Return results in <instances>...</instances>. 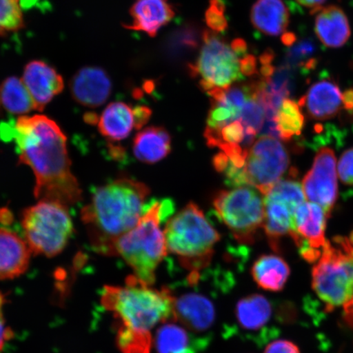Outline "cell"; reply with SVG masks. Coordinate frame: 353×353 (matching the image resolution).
<instances>
[{"instance_id":"1f68e13d","label":"cell","mask_w":353,"mask_h":353,"mask_svg":"<svg viewBox=\"0 0 353 353\" xmlns=\"http://www.w3.org/2000/svg\"><path fill=\"white\" fill-rule=\"evenodd\" d=\"M337 170L341 182L353 186V148L343 153Z\"/></svg>"},{"instance_id":"2e32d148","label":"cell","mask_w":353,"mask_h":353,"mask_svg":"<svg viewBox=\"0 0 353 353\" xmlns=\"http://www.w3.org/2000/svg\"><path fill=\"white\" fill-rule=\"evenodd\" d=\"M299 104L312 120H329L343 108V94L333 79L325 77L313 83Z\"/></svg>"},{"instance_id":"8d00e7d4","label":"cell","mask_w":353,"mask_h":353,"mask_svg":"<svg viewBox=\"0 0 353 353\" xmlns=\"http://www.w3.org/2000/svg\"><path fill=\"white\" fill-rule=\"evenodd\" d=\"M296 1L300 6L310 8L312 14H316L321 10L325 0H296Z\"/></svg>"},{"instance_id":"e575fe53","label":"cell","mask_w":353,"mask_h":353,"mask_svg":"<svg viewBox=\"0 0 353 353\" xmlns=\"http://www.w3.org/2000/svg\"><path fill=\"white\" fill-rule=\"evenodd\" d=\"M241 70L243 76L252 77L257 74V59L252 54H246L240 59Z\"/></svg>"},{"instance_id":"3957f363","label":"cell","mask_w":353,"mask_h":353,"mask_svg":"<svg viewBox=\"0 0 353 353\" xmlns=\"http://www.w3.org/2000/svg\"><path fill=\"white\" fill-rule=\"evenodd\" d=\"M101 303L120 321L117 334H150L160 323L174 321V297L166 288L156 290L134 275L125 285L105 286Z\"/></svg>"},{"instance_id":"5b68a950","label":"cell","mask_w":353,"mask_h":353,"mask_svg":"<svg viewBox=\"0 0 353 353\" xmlns=\"http://www.w3.org/2000/svg\"><path fill=\"white\" fill-rule=\"evenodd\" d=\"M164 234L167 250L178 256L181 264L191 270L190 275L198 276L208 266L220 240L219 233L192 202L170 219Z\"/></svg>"},{"instance_id":"8fae6325","label":"cell","mask_w":353,"mask_h":353,"mask_svg":"<svg viewBox=\"0 0 353 353\" xmlns=\"http://www.w3.org/2000/svg\"><path fill=\"white\" fill-rule=\"evenodd\" d=\"M301 184L294 180H281L264 196V230L272 248L279 250L281 237L292 230L295 211L305 202Z\"/></svg>"},{"instance_id":"60d3db41","label":"cell","mask_w":353,"mask_h":353,"mask_svg":"<svg viewBox=\"0 0 353 353\" xmlns=\"http://www.w3.org/2000/svg\"><path fill=\"white\" fill-rule=\"evenodd\" d=\"M38 0H21V7L24 8H29L32 7Z\"/></svg>"},{"instance_id":"74e56055","label":"cell","mask_w":353,"mask_h":353,"mask_svg":"<svg viewBox=\"0 0 353 353\" xmlns=\"http://www.w3.org/2000/svg\"><path fill=\"white\" fill-rule=\"evenodd\" d=\"M231 46L232 50L235 51L236 54L240 57V59H241L242 57L248 54H247V51H248V46H247V43L244 39H234L231 43Z\"/></svg>"},{"instance_id":"52a82bcc","label":"cell","mask_w":353,"mask_h":353,"mask_svg":"<svg viewBox=\"0 0 353 353\" xmlns=\"http://www.w3.org/2000/svg\"><path fill=\"white\" fill-rule=\"evenodd\" d=\"M21 228L32 254L46 257L59 254L74 232L68 207L50 201H39L22 212Z\"/></svg>"},{"instance_id":"5bb4252c","label":"cell","mask_w":353,"mask_h":353,"mask_svg":"<svg viewBox=\"0 0 353 353\" xmlns=\"http://www.w3.org/2000/svg\"><path fill=\"white\" fill-rule=\"evenodd\" d=\"M70 90L74 101L83 107L96 108L108 100L112 83L108 74L97 66H85L74 74Z\"/></svg>"},{"instance_id":"9c48e42d","label":"cell","mask_w":353,"mask_h":353,"mask_svg":"<svg viewBox=\"0 0 353 353\" xmlns=\"http://www.w3.org/2000/svg\"><path fill=\"white\" fill-rule=\"evenodd\" d=\"M213 204L235 239L243 244H252L264 223V201L260 192L247 186L221 191Z\"/></svg>"},{"instance_id":"83f0119b","label":"cell","mask_w":353,"mask_h":353,"mask_svg":"<svg viewBox=\"0 0 353 353\" xmlns=\"http://www.w3.org/2000/svg\"><path fill=\"white\" fill-rule=\"evenodd\" d=\"M192 346V339L183 328L165 323L157 331L154 347L158 353H180Z\"/></svg>"},{"instance_id":"f1b7e54d","label":"cell","mask_w":353,"mask_h":353,"mask_svg":"<svg viewBox=\"0 0 353 353\" xmlns=\"http://www.w3.org/2000/svg\"><path fill=\"white\" fill-rule=\"evenodd\" d=\"M21 0H0V37L24 28Z\"/></svg>"},{"instance_id":"d6986e66","label":"cell","mask_w":353,"mask_h":353,"mask_svg":"<svg viewBox=\"0 0 353 353\" xmlns=\"http://www.w3.org/2000/svg\"><path fill=\"white\" fill-rule=\"evenodd\" d=\"M32 250L25 239L0 227V281L14 279L28 270Z\"/></svg>"},{"instance_id":"603a6c76","label":"cell","mask_w":353,"mask_h":353,"mask_svg":"<svg viewBox=\"0 0 353 353\" xmlns=\"http://www.w3.org/2000/svg\"><path fill=\"white\" fill-rule=\"evenodd\" d=\"M134 128L139 130L135 110L122 101L109 104L99 118L101 134L112 141L127 139Z\"/></svg>"},{"instance_id":"d4e9b609","label":"cell","mask_w":353,"mask_h":353,"mask_svg":"<svg viewBox=\"0 0 353 353\" xmlns=\"http://www.w3.org/2000/svg\"><path fill=\"white\" fill-rule=\"evenodd\" d=\"M290 274L289 265L280 256L262 255L253 264L251 275L263 290L277 292L284 288Z\"/></svg>"},{"instance_id":"7bdbcfd3","label":"cell","mask_w":353,"mask_h":353,"mask_svg":"<svg viewBox=\"0 0 353 353\" xmlns=\"http://www.w3.org/2000/svg\"><path fill=\"white\" fill-rule=\"evenodd\" d=\"M1 114H2V105H1V101H0V116H1Z\"/></svg>"},{"instance_id":"484cf974","label":"cell","mask_w":353,"mask_h":353,"mask_svg":"<svg viewBox=\"0 0 353 353\" xmlns=\"http://www.w3.org/2000/svg\"><path fill=\"white\" fill-rule=\"evenodd\" d=\"M2 108L14 114H24L35 109L34 101L22 79L8 77L0 85Z\"/></svg>"},{"instance_id":"6da1fadb","label":"cell","mask_w":353,"mask_h":353,"mask_svg":"<svg viewBox=\"0 0 353 353\" xmlns=\"http://www.w3.org/2000/svg\"><path fill=\"white\" fill-rule=\"evenodd\" d=\"M12 140L19 163L35 176V198L68 207L82 200V190L70 169L66 137L55 121L41 114L21 117L15 122Z\"/></svg>"},{"instance_id":"ab89813d","label":"cell","mask_w":353,"mask_h":353,"mask_svg":"<svg viewBox=\"0 0 353 353\" xmlns=\"http://www.w3.org/2000/svg\"><path fill=\"white\" fill-rule=\"evenodd\" d=\"M281 41L287 47H291L297 41L296 37L292 32L284 33L281 37Z\"/></svg>"},{"instance_id":"7c38bea8","label":"cell","mask_w":353,"mask_h":353,"mask_svg":"<svg viewBox=\"0 0 353 353\" xmlns=\"http://www.w3.org/2000/svg\"><path fill=\"white\" fill-rule=\"evenodd\" d=\"M329 216L319 205L304 202L294 213L290 236L298 246L300 254L309 263L321 257L325 245V232Z\"/></svg>"},{"instance_id":"277c9868","label":"cell","mask_w":353,"mask_h":353,"mask_svg":"<svg viewBox=\"0 0 353 353\" xmlns=\"http://www.w3.org/2000/svg\"><path fill=\"white\" fill-rule=\"evenodd\" d=\"M171 206L170 201L153 203L136 227L114 243V254L120 255L134 276L150 285L154 284L157 268L167 254L161 223L171 213Z\"/></svg>"},{"instance_id":"44dd1931","label":"cell","mask_w":353,"mask_h":353,"mask_svg":"<svg viewBox=\"0 0 353 353\" xmlns=\"http://www.w3.org/2000/svg\"><path fill=\"white\" fill-rule=\"evenodd\" d=\"M315 32L325 46L341 48L350 38L351 29L347 17L341 8L330 6L316 13Z\"/></svg>"},{"instance_id":"ffe728a7","label":"cell","mask_w":353,"mask_h":353,"mask_svg":"<svg viewBox=\"0 0 353 353\" xmlns=\"http://www.w3.org/2000/svg\"><path fill=\"white\" fill-rule=\"evenodd\" d=\"M236 320L239 328L247 334H272L268 330L273 316L272 303L263 295L254 294L242 298L236 306Z\"/></svg>"},{"instance_id":"7a4b0ae2","label":"cell","mask_w":353,"mask_h":353,"mask_svg":"<svg viewBox=\"0 0 353 353\" xmlns=\"http://www.w3.org/2000/svg\"><path fill=\"white\" fill-rule=\"evenodd\" d=\"M149 195L147 185L125 176L97 188L81 211L92 250L116 255L114 243L139 223L151 205L145 204Z\"/></svg>"},{"instance_id":"4fadbf2b","label":"cell","mask_w":353,"mask_h":353,"mask_svg":"<svg viewBox=\"0 0 353 353\" xmlns=\"http://www.w3.org/2000/svg\"><path fill=\"white\" fill-rule=\"evenodd\" d=\"M336 157L332 149L323 148L316 154L312 169L303 180L307 200L316 203L330 215L338 198Z\"/></svg>"},{"instance_id":"f35d334b","label":"cell","mask_w":353,"mask_h":353,"mask_svg":"<svg viewBox=\"0 0 353 353\" xmlns=\"http://www.w3.org/2000/svg\"><path fill=\"white\" fill-rule=\"evenodd\" d=\"M344 307V320L347 323L353 327V297L350 302L343 306Z\"/></svg>"},{"instance_id":"30bf717a","label":"cell","mask_w":353,"mask_h":353,"mask_svg":"<svg viewBox=\"0 0 353 353\" xmlns=\"http://www.w3.org/2000/svg\"><path fill=\"white\" fill-rule=\"evenodd\" d=\"M289 165L284 145L276 137H260L249 148L241 169L245 186L257 189L265 196L281 181Z\"/></svg>"},{"instance_id":"8992f818","label":"cell","mask_w":353,"mask_h":353,"mask_svg":"<svg viewBox=\"0 0 353 353\" xmlns=\"http://www.w3.org/2000/svg\"><path fill=\"white\" fill-rule=\"evenodd\" d=\"M312 289L327 311L344 306L353 297V232L326 241L312 269Z\"/></svg>"},{"instance_id":"cb8c5ba5","label":"cell","mask_w":353,"mask_h":353,"mask_svg":"<svg viewBox=\"0 0 353 353\" xmlns=\"http://www.w3.org/2000/svg\"><path fill=\"white\" fill-rule=\"evenodd\" d=\"M132 151L141 162L154 164L165 158L171 151V138L162 127H148L138 132L134 140Z\"/></svg>"},{"instance_id":"e0dca14e","label":"cell","mask_w":353,"mask_h":353,"mask_svg":"<svg viewBox=\"0 0 353 353\" xmlns=\"http://www.w3.org/2000/svg\"><path fill=\"white\" fill-rule=\"evenodd\" d=\"M174 321H179L194 332L202 333L214 325L216 316L214 303L197 293H188L174 298Z\"/></svg>"},{"instance_id":"9a60e30c","label":"cell","mask_w":353,"mask_h":353,"mask_svg":"<svg viewBox=\"0 0 353 353\" xmlns=\"http://www.w3.org/2000/svg\"><path fill=\"white\" fill-rule=\"evenodd\" d=\"M22 81L32 97L35 109L39 112H42L64 88V81L61 74L42 61H32L26 65Z\"/></svg>"},{"instance_id":"7402d4cb","label":"cell","mask_w":353,"mask_h":353,"mask_svg":"<svg viewBox=\"0 0 353 353\" xmlns=\"http://www.w3.org/2000/svg\"><path fill=\"white\" fill-rule=\"evenodd\" d=\"M250 19L259 32L277 37L288 28L290 12L283 0H257L251 10Z\"/></svg>"},{"instance_id":"f546056e","label":"cell","mask_w":353,"mask_h":353,"mask_svg":"<svg viewBox=\"0 0 353 353\" xmlns=\"http://www.w3.org/2000/svg\"><path fill=\"white\" fill-rule=\"evenodd\" d=\"M287 54V61L290 65L299 66L305 72L313 70L317 64L315 59V46L311 41H301L295 42L292 46L289 47Z\"/></svg>"},{"instance_id":"d590c367","label":"cell","mask_w":353,"mask_h":353,"mask_svg":"<svg viewBox=\"0 0 353 353\" xmlns=\"http://www.w3.org/2000/svg\"><path fill=\"white\" fill-rule=\"evenodd\" d=\"M343 108L346 110L347 114L353 117V88L343 92Z\"/></svg>"},{"instance_id":"b9f144b4","label":"cell","mask_w":353,"mask_h":353,"mask_svg":"<svg viewBox=\"0 0 353 353\" xmlns=\"http://www.w3.org/2000/svg\"><path fill=\"white\" fill-rule=\"evenodd\" d=\"M180 353H195V352H194L193 350H192V348H188V350H185L182 352H180Z\"/></svg>"},{"instance_id":"4dcf8cb0","label":"cell","mask_w":353,"mask_h":353,"mask_svg":"<svg viewBox=\"0 0 353 353\" xmlns=\"http://www.w3.org/2000/svg\"><path fill=\"white\" fill-rule=\"evenodd\" d=\"M225 11L226 6L223 0H210L208 10L205 12V21L212 32L223 33L227 30L228 21Z\"/></svg>"},{"instance_id":"d6a6232c","label":"cell","mask_w":353,"mask_h":353,"mask_svg":"<svg viewBox=\"0 0 353 353\" xmlns=\"http://www.w3.org/2000/svg\"><path fill=\"white\" fill-rule=\"evenodd\" d=\"M6 303V296L0 293V351H1L8 341H11L13 337V332L10 327L6 324L3 319V307Z\"/></svg>"},{"instance_id":"ac0fdd59","label":"cell","mask_w":353,"mask_h":353,"mask_svg":"<svg viewBox=\"0 0 353 353\" xmlns=\"http://www.w3.org/2000/svg\"><path fill=\"white\" fill-rule=\"evenodd\" d=\"M132 22L127 29L156 37L163 26L174 19L175 11L169 0H136L130 8Z\"/></svg>"},{"instance_id":"4316f807","label":"cell","mask_w":353,"mask_h":353,"mask_svg":"<svg viewBox=\"0 0 353 353\" xmlns=\"http://www.w3.org/2000/svg\"><path fill=\"white\" fill-rule=\"evenodd\" d=\"M277 137L290 141L301 134L304 126V117L300 105L293 100L285 99L281 105L274 119Z\"/></svg>"},{"instance_id":"ba28073f","label":"cell","mask_w":353,"mask_h":353,"mask_svg":"<svg viewBox=\"0 0 353 353\" xmlns=\"http://www.w3.org/2000/svg\"><path fill=\"white\" fill-rule=\"evenodd\" d=\"M202 38L200 54L196 63L190 64L189 72L199 79L203 90L208 94L212 90L230 87L244 79L240 57L231 44L212 30H205Z\"/></svg>"},{"instance_id":"836d02e7","label":"cell","mask_w":353,"mask_h":353,"mask_svg":"<svg viewBox=\"0 0 353 353\" xmlns=\"http://www.w3.org/2000/svg\"><path fill=\"white\" fill-rule=\"evenodd\" d=\"M263 353H300V351L294 343L281 339L269 343Z\"/></svg>"}]
</instances>
